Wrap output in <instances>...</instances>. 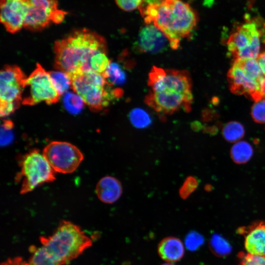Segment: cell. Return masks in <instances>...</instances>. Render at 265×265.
I'll return each mask as SVG.
<instances>
[{
    "instance_id": "obj_29",
    "label": "cell",
    "mask_w": 265,
    "mask_h": 265,
    "mask_svg": "<svg viewBox=\"0 0 265 265\" xmlns=\"http://www.w3.org/2000/svg\"><path fill=\"white\" fill-rule=\"evenodd\" d=\"M197 186L196 179L192 177H188L180 189L181 196L184 199L187 198L195 190Z\"/></svg>"
},
{
    "instance_id": "obj_17",
    "label": "cell",
    "mask_w": 265,
    "mask_h": 265,
    "mask_svg": "<svg viewBox=\"0 0 265 265\" xmlns=\"http://www.w3.org/2000/svg\"><path fill=\"white\" fill-rule=\"evenodd\" d=\"M51 23H54V19L50 13L38 7L29 5L28 13L24 24L25 28L33 31L40 30L48 26Z\"/></svg>"
},
{
    "instance_id": "obj_24",
    "label": "cell",
    "mask_w": 265,
    "mask_h": 265,
    "mask_svg": "<svg viewBox=\"0 0 265 265\" xmlns=\"http://www.w3.org/2000/svg\"><path fill=\"white\" fill-rule=\"evenodd\" d=\"M64 103L67 110L74 113L80 111L84 104L80 97L76 93L66 94Z\"/></svg>"
},
{
    "instance_id": "obj_6",
    "label": "cell",
    "mask_w": 265,
    "mask_h": 265,
    "mask_svg": "<svg viewBox=\"0 0 265 265\" xmlns=\"http://www.w3.org/2000/svg\"><path fill=\"white\" fill-rule=\"evenodd\" d=\"M265 34V22L259 18L246 17L229 36L228 51L236 59L257 58Z\"/></svg>"
},
{
    "instance_id": "obj_28",
    "label": "cell",
    "mask_w": 265,
    "mask_h": 265,
    "mask_svg": "<svg viewBox=\"0 0 265 265\" xmlns=\"http://www.w3.org/2000/svg\"><path fill=\"white\" fill-rule=\"evenodd\" d=\"M204 241L203 237L195 232H191L187 234L185 239L186 247L190 250L197 249Z\"/></svg>"
},
{
    "instance_id": "obj_34",
    "label": "cell",
    "mask_w": 265,
    "mask_h": 265,
    "mask_svg": "<svg viewBox=\"0 0 265 265\" xmlns=\"http://www.w3.org/2000/svg\"><path fill=\"white\" fill-rule=\"evenodd\" d=\"M160 0H143L142 3L141 4V6L139 7L138 9L144 7L145 6L148 5L157 3Z\"/></svg>"
},
{
    "instance_id": "obj_22",
    "label": "cell",
    "mask_w": 265,
    "mask_h": 265,
    "mask_svg": "<svg viewBox=\"0 0 265 265\" xmlns=\"http://www.w3.org/2000/svg\"><path fill=\"white\" fill-rule=\"evenodd\" d=\"M103 75L113 86L121 84L126 80V75L122 68L118 64L111 62Z\"/></svg>"
},
{
    "instance_id": "obj_8",
    "label": "cell",
    "mask_w": 265,
    "mask_h": 265,
    "mask_svg": "<svg viewBox=\"0 0 265 265\" xmlns=\"http://www.w3.org/2000/svg\"><path fill=\"white\" fill-rule=\"evenodd\" d=\"M20 179L22 180L21 194L32 191L37 186L53 181L56 172L43 154L34 149L26 154L20 162Z\"/></svg>"
},
{
    "instance_id": "obj_13",
    "label": "cell",
    "mask_w": 265,
    "mask_h": 265,
    "mask_svg": "<svg viewBox=\"0 0 265 265\" xmlns=\"http://www.w3.org/2000/svg\"><path fill=\"white\" fill-rule=\"evenodd\" d=\"M237 233L244 236L247 253L265 256V222L258 221L240 227Z\"/></svg>"
},
{
    "instance_id": "obj_5",
    "label": "cell",
    "mask_w": 265,
    "mask_h": 265,
    "mask_svg": "<svg viewBox=\"0 0 265 265\" xmlns=\"http://www.w3.org/2000/svg\"><path fill=\"white\" fill-rule=\"evenodd\" d=\"M69 76L73 91L93 111L102 110L122 96V90L114 88L103 74L89 71Z\"/></svg>"
},
{
    "instance_id": "obj_3",
    "label": "cell",
    "mask_w": 265,
    "mask_h": 265,
    "mask_svg": "<svg viewBox=\"0 0 265 265\" xmlns=\"http://www.w3.org/2000/svg\"><path fill=\"white\" fill-rule=\"evenodd\" d=\"M55 67L69 76L90 71L92 57L107 52L106 40L87 29L74 31L54 43Z\"/></svg>"
},
{
    "instance_id": "obj_14",
    "label": "cell",
    "mask_w": 265,
    "mask_h": 265,
    "mask_svg": "<svg viewBox=\"0 0 265 265\" xmlns=\"http://www.w3.org/2000/svg\"><path fill=\"white\" fill-rule=\"evenodd\" d=\"M167 44L169 45L166 36L153 24H145L139 32L137 47L142 52H160Z\"/></svg>"
},
{
    "instance_id": "obj_32",
    "label": "cell",
    "mask_w": 265,
    "mask_h": 265,
    "mask_svg": "<svg viewBox=\"0 0 265 265\" xmlns=\"http://www.w3.org/2000/svg\"><path fill=\"white\" fill-rule=\"evenodd\" d=\"M1 265H29V263L24 261L21 257L9 258L1 263Z\"/></svg>"
},
{
    "instance_id": "obj_1",
    "label": "cell",
    "mask_w": 265,
    "mask_h": 265,
    "mask_svg": "<svg viewBox=\"0 0 265 265\" xmlns=\"http://www.w3.org/2000/svg\"><path fill=\"white\" fill-rule=\"evenodd\" d=\"M148 85L150 89L145 102L156 112L169 115L180 109L191 110L192 82L186 70L154 66L149 73Z\"/></svg>"
},
{
    "instance_id": "obj_16",
    "label": "cell",
    "mask_w": 265,
    "mask_h": 265,
    "mask_svg": "<svg viewBox=\"0 0 265 265\" xmlns=\"http://www.w3.org/2000/svg\"><path fill=\"white\" fill-rule=\"evenodd\" d=\"M158 252L159 257L167 263H173L180 261L185 254L182 241L178 238L168 237L159 243Z\"/></svg>"
},
{
    "instance_id": "obj_23",
    "label": "cell",
    "mask_w": 265,
    "mask_h": 265,
    "mask_svg": "<svg viewBox=\"0 0 265 265\" xmlns=\"http://www.w3.org/2000/svg\"><path fill=\"white\" fill-rule=\"evenodd\" d=\"M129 118L131 123L137 128H147L152 123L149 114L143 109L139 108L132 110L130 113Z\"/></svg>"
},
{
    "instance_id": "obj_9",
    "label": "cell",
    "mask_w": 265,
    "mask_h": 265,
    "mask_svg": "<svg viewBox=\"0 0 265 265\" xmlns=\"http://www.w3.org/2000/svg\"><path fill=\"white\" fill-rule=\"evenodd\" d=\"M60 95L53 85L49 72L39 64L26 79L22 94V104L33 106L44 102L47 104L57 103Z\"/></svg>"
},
{
    "instance_id": "obj_25",
    "label": "cell",
    "mask_w": 265,
    "mask_h": 265,
    "mask_svg": "<svg viewBox=\"0 0 265 265\" xmlns=\"http://www.w3.org/2000/svg\"><path fill=\"white\" fill-rule=\"evenodd\" d=\"M238 265H265V256L240 252Z\"/></svg>"
},
{
    "instance_id": "obj_19",
    "label": "cell",
    "mask_w": 265,
    "mask_h": 265,
    "mask_svg": "<svg viewBox=\"0 0 265 265\" xmlns=\"http://www.w3.org/2000/svg\"><path fill=\"white\" fill-rule=\"evenodd\" d=\"M253 153L251 145L246 141H238L235 144L231 150L232 159L236 163L241 164L247 162Z\"/></svg>"
},
{
    "instance_id": "obj_31",
    "label": "cell",
    "mask_w": 265,
    "mask_h": 265,
    "mask_svg": "<svg viewBox=\"0 0 265 265\" xmlns=\"http://www.w3.org/2000/svg\"><path fill=\"white\" fill-rule=\"evenodd\" d=\"M13 127V124L10 121L4 120L1 126V132H3V134H1V143L4 145L8 143L11 141L12 138V134L10 130Z\"/></svg>"
},
{
    "instance_id": "obj_15",
    "label": "cell",
    "mask_w": 265,
    "mask_h": 265,
    "mask_svg": "<svg viewBox=\"0 0 265 265\" xmlns=\"http://www.w3.org/2000/svg\"><path fill=\"white\" fill-rule=\"evenodd\" d=\"M98 198L103 202L111 204L121 196L122 188L120 182L112 176H105L101 179L96 187Z\"/></svg>"
},
{
    "instance_id": "obj_20",
    "label": "cell",
    "mask_w": 265,
    "mask_h": 265,
    "mask_svg": "<svg viewBox=\"0 0 265 265\" xmlns=\"http://www.w3.org/2000/svg\"><path fill=\"white\" fill-rule=\"evenodd\" d=\"M49 74L53 85L60 96L71 88V80L67 74L58 70L51 71Z\"/></svg>"
},
{
    "instance_id": "obj_21",
    "label": "cell",
    "mask_w": 265,
    "mask_h": 265,
    "mask_svg": "<svg viewBox=\"0 0 265 265\" xmlns=\"http://www.w3.org/2000/svg\"><path fill=\"white\" fill-rule=\"evenodd\" d=\"M223 135L230 142H236L240 139L244 134L243 126L237 121L227 123L222 130Z\"/></svg>"
},
{
    "instance_id": "obj_18",
    "label": "cell",
    "mask_w": 265,
    "mask_h": 265,
    "mask_svg": "<svg viewBox=\"0 0 265 265\" xmlns=\"http://www.w3.org/2000/svg\"><path fill=\"white\" fill-rule=\"evenodd\" d=\"M31 5L43 9L53 15L54 23L62 22L66 12L58 8L57 0H24Z\"/></svg>"
},
{
    "instance_id": "obj_30",
    "label": "cell",
    "mask_w": 265,
    "mask_h": 265,
    "mask_svg": "<svg viewBox=\"0 0 265 265\" xmlns=\"http://www.w3.org/2000/svg\"><path fill=\"white\" fill-rule=\"evenodd\" d=\"M116 4L121 9L132 11L141 6L143 0H115Z\"/></svg>"
},
{
    "instance_id": "obj_2",
    "label": "cell",
    "mask_w": 265,
    "mask_h": 265,
    "mask_svg": "<svg viewBox=\"0 0 265 265\" xmlns=\"http://www.w3.org/2000/svg\"><path fill=\"white\" fill-rule=\"evenodd\" d=\"M145 24H153L167 37L169 46L177 49L198 21L196 12L182 0H160L139 9Z\"/></svg>"
},
{
    "instance_id": "obj_4",
    "label": "cell",
    "mask_w": 265,
    "mask_h": 265,
    "mask_svg": "<svg viewBox=\"0 0 265 265\" xmlns=\"http://www.w3.org/2000/svg\"><path fill=\"white\" fill-rule=\"evenodd\" d=\"M40 250L55 265L68 264L92 244L91 238L79 226L64 220L52 235L40 237Z\"/></svg>"
},
{
    "instance_id": "obj_26",
    "label": "cell",
    "mask_w": 265,
    "mask_h": 265,
    "mask_svg": "<svg viewBox=\"0 0 265 265\" xmlns=\"http://www.w3.org/2000/svg\"><path fill=\"white\" fill-rule=\"evenodd\" d=\"M251 116L257 123L265 124V97H263L254 104L251 107Z\"/></svg>"
},
{
    "instance_id": "obj_12",
    "label": "cell",
    "mask_w": 265,
    "mask_h": 265,
    "mask_svg": "<svg viewBox=\"0 0 265 265\" xmlns=\"http://www.w3.org/2000/svg\"><path fill=\"white\" fill-rule=\"evenodd\" d=\"M0 21L5 29L14 33L24 27L29 4L24 0H0Z\"/></svg>"
},
{
    "instance_id": "obj_10",
    "label": "cell",
    "mask_w": 265,
    "mask_h": 265,
    "mask_svg": "<svg viewBox=\"0 0 265 265\" xmlns=\"http://www.w3.org/2000/svg\"><path fill=\"white\" fill-rule=\"evenodd\" d=\"M43 155L56 172L64 174L75 171L83 159L77 147L64 141L50 142L44 148Z\"/></svg>"
},
{
    "instance_id": "obj_27",
    "label": "cell",
    "mask_w": 265,
    "mask_h": 265,
    "mask_svg": "<svg viewBox=\"0 0 265 265\" xmlns=\"http://www.w3.org/2000/svg\"><path fill=\"white\" fill-rule=\"evenodd\" d=\"M210 243L212 251L219 255H226L231 250L228 242L219 236L215 235L212 237Z\"/></svg>"
},
{
    "instance_id": "obj_36",
    "label": "cell",
    "mask_w": 265,
    "mask_h": 265,
    "mask_svg": "<svg viewBox=\"0 0 265 265\" xmlns=\"http://www.w3.org/2000/svg\"><path fill=\"white\" fill-rule=\"evenodd\" d=\"M161 265H174L173 263H166L163 264Z\"/></svg>"
},
{
    "instance_id": "obj_7",
    "label": "cell",
    "mask_w": 265,
    "mask_h": 265,
    "mask_svg": "<svg viewBox=\"0 0 265 265\" xmlns=\"http://www.w3.org/2000/svg\"><path fill=\"white\" fill-rule=\"evenodd\" d=\"M257 58L235 60L227 74L231 91L257 102L263 97L261 81L264 78Z\"/></svg>"
},
{
    "instance_id": "obj_33",
    "label": "cell",
    "mask_w": 265,
    "mask_h": 265,
    "mask_svg": "<svg viewBox=\"0 0 265 265\" xmlns=\"http://www.w3.org/2000/svg\"><path fill=\"white\" fill-rule=\"evenodd\" d=\"M257 60L262 72L265 77V51L260 53L257 58Z\"/></svg>"
},
{
    "instance_id": "obj_11",
    "label": "cell",
    "mask_w": 265,
    "mask_h": 265,
    "mask_svg": "<svg viewBox=\"0 0 265 265\" xmlns=\"http://www.w3.org/2000/svg\"><path fill=\"white\" fill-rule=\"evenodd\" d=\"M26 77L16 65H6L0 72V103L11 104L18 108L22 104L23 85Z\"/></svg>"
},
{
    "instance_id": "obj_35",
    "label": "cell",
    "mask_w": 265,
    "mask_h": 265,
    "mask_svg": "<svg viewBox=\"0 0 265 265\" xmlns=\"http://www.w3.org/2000/svg\"><path fill=\"white\" fill-rule=\"evenodd\" d=\"M261 90L264 97H265V77L263 78L261 81Z\"/></svg>"
}]
</instances>
